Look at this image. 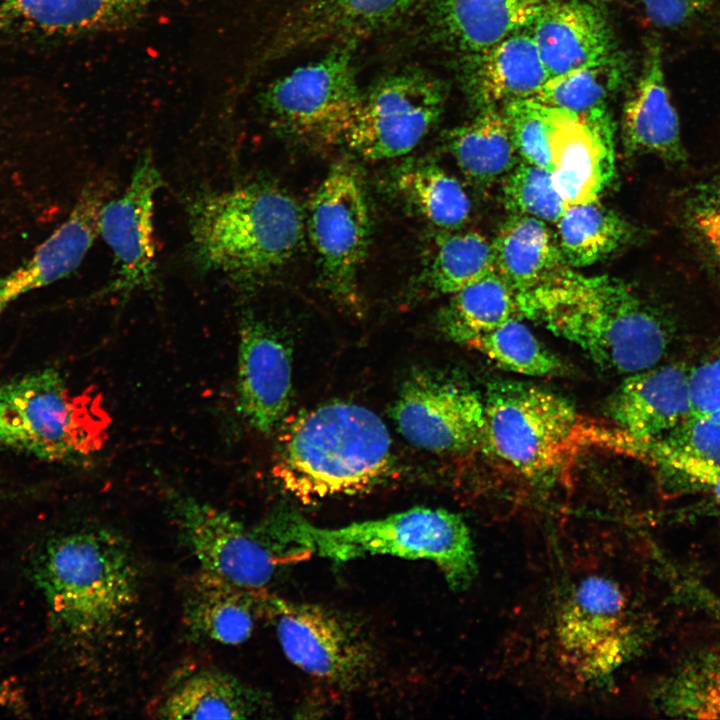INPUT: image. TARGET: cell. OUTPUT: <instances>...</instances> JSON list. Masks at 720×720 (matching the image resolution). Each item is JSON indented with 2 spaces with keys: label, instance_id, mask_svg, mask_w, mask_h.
Here are the masks:
<instances>
[{
  "label": "cell",
  "instance_id": "obj_1",
  "mask_svg": "<svg viewBox=\"0 0 720 720\" xmlns=\"http://www.w3.org/2000/svg\"><path fill=\"white\" fill-rule=\"evenodd\" d=\"M524 314L543 320L600 367L626 375L659 364L671 342L664 316L632 286L571 267L536 291Z\"/></svg>",
  "mask_w": 720,
  "mask_h": 720
},
{
  "label": "cell",
  "instance_id": "obj_2",
  "mask_svg": "<svg viewBox=\"0 0 720 720\" xmlns=\"http://www.w3.org/2000/svg\"><path fill=\"white\" fill-rule=\"evenodd\" d=\"M256 530L274 551L309 552L336 562L370 555L427 560L457 590L469 587L477 575L467 524L441 508L417 507L336 528L317 527L293 512L279 511Z\"/></svg>",
  "mask_w": 720,
  "mask_h": 720
},
{
  "label": "cell",
  "instance_id": "obj_3",
  "mask_svg": "<svg viewBox=\"0 0 720 720\" xmlns=\"http://www.w3.org/2000/svg\"><path fill=\"white\" fill-rule=\"evenodd\" d=\"M392 467L391 438L370 409L331 402L302 413L278 439L273 475L303 501L374 487Z\"/></svg>",
  "mask_w": 720,
  "mask_h": 720
},
{
  "label": "cell",
  "instance_id": "obj_4",
  "mask_svg": "<svg viewBox=\"0 0 720 720\" xmlns=\"http://www.w3.org/2000/svg\"><path fill=\"white\" fill-rule=\"evenodd\" d=\"M188 222L199 267L241 284L285 264L303 238L298 204L279 188L262 183L201 194L188 207Z\"/></svg>",
  "mask_w": 720,
  "mask_h": 720
},
{
  "label": "cell",
  "instance_id": "obj_5",
  "mask_svg": "<svg viewBox=\"0 0 720 720\" xmlns=\"http://www.w3.org/2000/svg\"><path fill=\"white\" fill-rule=\"evenodd\" d=\"M32 580L56 627L77 637L101 632L132 605L137 569L124 540L83 528L48 538L34 552Z\"/></svg>",
  "mask_w": 720,
  "mask_h": 720
},
{
  "label": "cell",
  "instance_id": "obj_6",
  "mask_svg": "<svg viewBox=\"0 0 720 720\" xmlns=\"http://www.w3.org/2000/svg\"><path fill=\"white\" fill-rule=\"evenodd\" d=\"M624 586L612 573L588 570L559 588L548 616L549 644L570 680H608L634 654L638 635Z\"/></svg>",
  "mask_w": 720,
  "mask_h": 720
},
{
  "label": "cell",
  "instance_id": "obj_7",
  "mask_svg": "<svg viewBox=\"0 0 720 720\" xmlns=\"http://www.w3.org/2000/svg\"><path fill=\"white\" fill-rule=\"evenodd\" d=\"M100 400L72 392L54 368L0 383V446L42 461L71 463L97 453L107 438Z\"/></svg>",
  "mask_w": 720,
  "mask_h": 720
},
{
  "label": "cell",
  "instance_id": "obj_8",
  "mask_svg": "<svg viewBox=\"0 0 720 720\" xmlns=\"http://www.w3.org/2000/svg\"><path fill=\"white\" fill-rule=\"evenodd\" d=\"M483 400L480 448L521 475L549 473L581 444V417L552 391L523 382H496Z\"/></svg>",
  "mask_w": 720,
  "mask_h": 720
},
{
  "label": "cell",
  "instance_id": "obj_9",
  "mask_svg": "<svg viewBox=\"0 0 720 720\" xmlns=\"http://www.w3.org/2000/svg\"><path fill=\"white\" fill-rule=\"evenodd\" d=\"M444 99L432 75L417 69L392 73L362 92L338 141L371 160L404 155L438 120Z\"/></svg>",
  "mask_w": 720,
  "mask_h": 720
},
{
  "label": "cell",
  "instance_id": "obj_10",
  "mask_svg": "<svg viewBox=\"0 0 720 720\" xmlns=\"http://www.w3.org/2000/svg\"><path fill=\"white\" fill-rule=\"evenodd\" d=\"M352 45L337 44L267 88L264 109L277 129L323 141L339 140L362 96Z\"/></svg>",
  "mask_w": 720,
  "mask_h": 720
},
{
  "label": "cell",
  "instance_id": "obj_11",
  "mask_svg": "<svg viewBox=\"0 0 720 720\" xmlns=\"http://www.w3.org/2000/svg\"><path fill=\"white\" fill-rule=\"evenodd\" d=\"M369 213L360 177L348 163L335 164L315 191L308 227L321 277L337 298H356L357 273L369 239Z\"/></svg>",
  "mask_w": 720,
  "mask_h": 720
},
{
  "label": "cell",
  "instance_id": "obj_12",
  "mask_svg": "<svg viewBox=\"0 0 720 720\" xmlns=\"http://www.w3.org/2000/svg\"><path fill=\"white\" fill-rule=\"evenodd\" d=\"M261 601L285 656L302 671L341 686H352L367 674L370 649L344 618L316 604L264 594Z\"/></svg>",
  "mask_w": 720,
  "mask_h": 720
},
{
  "label": "cell",
  "instance_id": "obj_13",
  "mask_svg": "<svg viewBox=\"0 0 720 720\" xmlns=\"http://www.w3.org/2000/svg\"><path fill=\"white\" fill-rule=\"evenodd\" d=\"M401 435L436 453L480 448L483 397L468 385L431 371H417L403 384L392 408Z\"/></svg>",
  "mask_w": 720,
  "mask_h": 720
},
{
  "label": "cell",
  "instance_id": "obj_14",
  "mask_svg": "<svg viewBox=\"0 0 720 720\" xmlns=\"http://www.w3.org/2000/svg\"><path fill=\"white\" fill-rule=\"evenodd\" d=\"M172 509L202 571L260 591L275 572V551L229 512L191 496L175 495Z\"/></svg>",
  "mask_w": 720,
  "mask_h": 720
},
{
  "label": "cell",
  "instance_id": "obj_15",
  "mask_svg": "<svg viewBox=\"0 0 720 720\" xmlns=\"http://www.w3.org/2000/svg\"><path fill=\"white\" fill-rule=\"evenodd\" d=\"M161 176L150 153L139 159L129 185L117 198L103 204L99 234L114 255L116 273L103 294L126 297L151 288L155 273L153 205Z\"/></svg>",
  "mask_w": 720,
  "mask_h": 720
},
{
  "label": "cell",
  "instance_id": "obj_16",
  "mask_svg": "<svg viewBox=\"0 0 720 720\" xmlns=\"http://www.w3.org/2000/svg\"><path fill=\"white\" fill-rule=\"evenodd\" d=\"M292 394L290 351L264 321L246 313L239 324L236 396L242 418L257 432L274 431Z\"/></svg>",
  "mask_w": 720,
  "mask_h": 720
},
{
  "label": "cell",
  "instance_id": "obj_17",
  "mask_svg": "<svg viewBox=\"0 0 720 720\" xmlns=\"http://www.w3.org/2000/svg\"><path fill=\"white\" fill-rule=\"evenodd\" d=\"M548 108L551 175L557 191L567 206L598 200L614 172L608 112L580 116Z\"/></svg>",
  "mask_w": 720,
  "mask_h": 720
},
{
  "label": "cell",
  "instance_id": "obj_18",
  "mask_svg": "<svg viewBox=\"0 0 720 720\" xmlns=\"http://www.w3.org/2000/svg\"><path fill=\"white\" fill-rule=\"evenodd\" d=\"M425 0H294L280 22L274 50L288 53L334 41L353 43L408 16Z\"/></svg>",
  "mask_w": 720,
  "mask_h": 720
},
{
  "label": "cell",
  "instance_id": "obj_19",
  "mask_svg": "<svg viewBox=\"0 0 720 720\" xmlns=\"http://www.w3.org/2000/svg\"><path fill=\"white\" fill-rule=\"evenodd\" d=\"M110 191L107 181L89 184L67 219L22 265L0 278V315L21 296L73 272L99 235V217Z\"/></svg>",
  "mask_w": 720,
  "mask_h": 720
},
{
  "label": "cell",
  "instance_id": "obj_20",
  "mask_svg": "<svg viewBox=\"0 0 720 720\" xmlns=\"http://www.w3.org/2000/svg\"><path fill=\"white\" fill-rule=\"evenodd\" d=\"M689 374L681 362L628 374L608 403L615 429L637 440L666 436L691 413Z\"/></svg>",
  "mask_w": 720,
  "mask_h": 720
},
{
  "label": "cell",
  "instance_id": "obj_21",
  "mask_svg": "<svg viewBox=\"0 0 720 720\" xmlns=\"http://www.w3.org/2000/svg\"><path fill=\"white\" fill-rule=\"evenodd\" d=\"M621 129L624 146L631 154H651L670 163L686 160L679 117L656 40L647 42L640 75L624 104Z\"/></svg>",
  "mask_w": 720,
  "mask_h": 720
},
{
  "label": "cell",
  "instance_id": "obj_22",
  "mask_svg": "<svg viewBox=\"0 0 720 720\" xmlns=\"http://www.w3.org/2000/svg\"><path fill=\"white\" fill-rule=\"evenodd\" d=\"M529 31L550 77L613 56L605 16L584 0H549Z\"/></svg>",
  "mask_w": 720,
  "mask_h": 720
},
{
  "label": "cell",
  "instance_id": "obj_23",
  "mask_svg": "<svg viewBox=\"0 0 720 720\" xmlns=\"http://www.w3.org/2000/svg\"><path fill=\"white\" fill-rule=\"evenodd\" d=\"M549 0H425L436 37L465 58L529 29Z\"/></svg>",
  "mask_w": 720,
  "mask_h": 720
},
{
  "label": "cell",
  "instance_id": "obj_24",
  "mask_svg": "<svg viewBox=\"0 0 720 720\" xmlns=\"http://www.w3.org/2000/svg\"><path fill=\"white\" fill-rule=\"evenodd\" d=\"M549 78L529 29L465 58V87L482 109L533 98Z\"/></svg>",
  "mask_w": 720,
  "mask_h": 720
},
{
  "label": "cell",
  "instance_id": "obj_25",
  "mask_svg": "<svg viewBox=\"0 0 720 720\" xmlns=\"http://www.w3.org/2000/svg\"><path fill=\"white\" fill-rule=\"evenodd\" d=\"M492 248L495 271L516 295L522 317L530 297L569 267L555 234L545 222L530 216L508 219Z\"/></svg>",
  "mask_w": 720,
  "mask_h": 720
},
{
  "label": "cell",
  "instance_id": "obj_26",
  "mask_svg": "<svg viewBox=\"0 0 720 720\" xmlns=\"http://www.w3.org/2000/svg\"><path fill=\"white\" fill-rule=\"evenodd\" d=\"M151 0H0V39L12 34L66 35L120 23Z\"/></svg>",
  "mask_w": 720,
  "mask_h": 720
},
{
  "label": "cell",
  "instance_id": "obj_27",
  "mask_svg": "<svg viewBox=\"0 0 720 720\" xmlns=\"http://www.w3.org/2000/svg\"><path fill=\"white\" fill-rule=\"evenodd\" d=\"M202 571L193 580L184 604L190 629L209 640L238 645L252 634L262 607L261 593Z\"/></svg>",
  "mask_w": 720,
  "mask_h": 720
},
{
  "label": "cell",
  "instance_id": "obj_28",
  "mask_svg": "<svg viewBox=\"0 0 720 720\" xmlns=\"http://www.w3.org/2000/svg\"><path fill=\"white\" fill-rule=\"evenodd\" d=\"M262 697L246 684L215 669L193 673L164 698L162 719H247L263 708Z\"/></svg>",
  "mask_w": 720,
  "mask_h": 720
},
{
  "label": "cell",
  "instance_id": "obj_29",
  "mask_svg": "<svg viewBox=\"0 0 720 720\" xmlns=\"http://www.w3.org/2000/svg\"><path fill=\"white\" fill-rule=\"evenodd\" d=\"M447 144L462 172L488 183L504 177L517 164V151L502 111L488 107L470 122L450 130Z\"/></svg>",
  "mask_w": 720,
  "mask_h": 720
},
{
  "label": "cell",
  "instance_id": "obj_30",
  "mask_svg": "<svg viewBox=\"0 0 720 720\" xmlns=\"http://www.w3.org/2000/svg\"><path fill=\"white\" fill-rule=\"evenodd\" d=\"M555 237L569 267H585L628 242L632 227L598 200L568 205L558 219Z\"/></svg>",
  "mask_w": 720,
  "mask_h": 720
},
{
  "label": "cell",
  "instance_id": "obj_31",
  "mask_svg": "<svg viewBox=\"0 0 720 720\" xmlns=\"http://www.w3.org/2000/svg\"><path fill=\"white\" fill-rule=\"evenodd\" d=\"M664 715L720 719V645L701 650L679 664L656 688Z\"/></svg>",
  "mask_w": 720,
  "mask_h": 720
},
{
  "label": "cell",
  "instance_id": "obj_32",
  "mask_svg": "<svg viewBox=\"0 0 720 720\" xmlns=\"http://www.w3.org/2000/svg\"><path fill=\"white\" fill-rule=\"evenodd\" d=\"M521 317L516 295L495 271L451 294L441 322L445 333L462 343L473 334Z\"/></svg>",
  "mask_w": 720,
  "mask_h": 720
},
{
  "label": "cell",
  "instance_id": "obj_33",
  "mask_svg": "<svg viewBox=\"0 0 720 720\" xmlns=\"http://www.w3.org/2000/svg\"><path fill=\"white\" fill-rule=\"evenodd\" d=\"M396 186L426 219L443 230L458 229L469 218L471 203L461 183L435 164L404 166Z\"/></svg>",
  "mask_w": 720,
  "mask_h": 720
},
{
  "label": "cell",
  "instance_id": "obj_34",
  "mask_svg": "<svg viewBox=\"0 0 720 720\" xmlns=\"http://www.w3.org/2000/svg\"><path fill=\"white\" fill-rule=\"evenodd\" d=\"M493 272L492 243L484 235L444 230L435 238L425 280L431 290L451 295Z\"/></svg>",
  "mask_w": 720,
  "mask_h": 720
},
{
  "label": "cell",
  "instance_id": "obj_35",
  "mask_svg": "<svg viewBox=\"0 0 720 720\" xmlns=\"http://www.w3.org/2000/svg\"><path fill=\"white\" fill-rule=\"evenodd\" d=\"M461 344L512 373L547 377L559 375L564 370L561 360L538 340L520 318H512L473 334Z\"/></svg>",
  "mask_w": 720,
  "mask_h": 720
},
{
  "label": "cell",
  "instance_id": "obj_36",
  "mask_svg": "<svg viewBox=\"0 0 720 720\" xmlns=\"http://www.w3.org/2000/svg\"><path fill=\"white\" fill-rule=\"evenodd\" d=\"M624 68L618 59L585 66L550 77L533 97L538 102L580 116L607 112V100L623 79Z\"/></svg>",
  "mask_w": 720,
  "mask_h": 720
},
{
  "label": "cell",
  "instance_id": "obj_37",
  "mask_svg": "<svg viewBox=\"0 0 720 720\" xmlns=\"http://www.w3.org/2000/svg\"><path fill=\"white\" fill-rule=\"evenodd\" d=\"M625 453L649 464L663 485L676 493H702L720 505V466L705 463L678 452L658 439L625 438Z\"/></svg>",
  "mask_w": 720,
  "mask_h": 720
},
{
  "label": "cell",
  "instance_id": "obj_38",
  "mask_svg": "<svg viewBox=\"0 0 720 720\" xmlns=\"http://www.w3.org/2000/svg\"><path fill=\"white\" fill-rule=\"evenodd\" d=\"M503 200L514 215L530 216L545 223H556L567 207L551 172L524 160L518 161L503 177Z\"/></svg>",
  "mask_w": 720,
  "mask_h": 720
},
{
  "label": "cell",
  "instance_id": "obj_39",
  "mask_svg": "<svg viewBox=\"0 0 720 720\" xmlns=\"http://www.w3.org/2000/svg\"><path fill=\"white\" fill-rule=\"evenodd\" d=\"M682 216L689 234L720 277V176L688 192Z\"/></svg>",
  "mask_w": 720,
  "mask_h": 720
},
{
  "label": "cell",
  "instance_id": "obj_40",
  "mask_svg": "<svg viewBox=\"0 0 720 720\" xmlns=\"http://www.w3.org/2000/svg\"><path fill=\"white\" fill-rule=\"evenodd\" d=\"M502 113L521 159L551 172L549 108L534 98H528L506 103Z\"/></svg>",
  "mask_w": 720,
  "mask_h": 720
},
{
  "label": "cell",
  "instance_id": "obj_41",
  "mask_svg": "<svg viewBox=\"0 0 720 720\" xmlns=\"http://www.w3.org/2000/svg\"><path fill=\"white\" fill-rule=\"evenodd\" d=\"M658 440L689 457L720 466V424L711 420L690 413L679 426Z\"/></svg>",
  "mask_w": 720,
  "mask_h": 720
},
{
  "label": "cell",
  "instance_id": "obj_42",
  "mask_svg": "<svg viewBox=\"0 0 720 720\" xmlns=\"http://www.w3.org/2000/svg\"><path fill=\"white\" fill-rule=\"evenodd\" d=\"M691 413L720 424V348L690 366Z\"/></svg>",
  "mask_w": 720,
  "mask_h": 720
},
{
  "label": "cell",
  "instance_id": "obj_43",
  "mask_svg": "<svg viewBox=\"0 0 720 720\" xmlns=\"http://www.w3.org/2000/svg\"><path fill=\"white\" fill-rule=\"evenodd\" d=\"M714 0H642L647 18L657 27L675 29L705 12Z\"/></svg>",
  "mask_w": 720,
  "mask_h": 720
},
{
  "label": "cell",
  "instance_id": "obj_44",
  "mask_svg": "<svg viewBox=\"0 0 720 720\" xmlns=\"http://www.w3.org/2000/svg\"><path fill=\"white\" fill-rule=\"evenodd\" d=\"M682 591L720 623V597L692 580L680 582Z\"/></svg>",
  "mask_w": 720,
  "mask_h": 720
}]
</instances>
